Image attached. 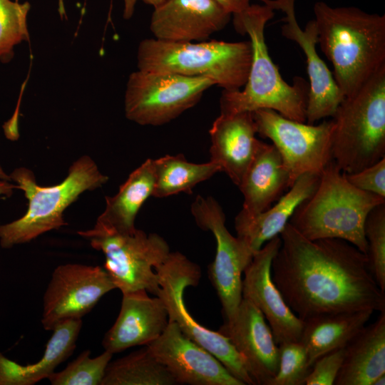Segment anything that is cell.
<instances>
[{"label": "cell", "mask_w": 385, "mask_h": 385, "mask_svg": "<svg viewBox=\"0 0 385 385\" xmlns=\"http://www.w3.org/2000/svg\"><path fill=\"white\" fill-rule=\"evenodd\" d=\"M271 266L272 279L302 320L328 313L385 310V292L368 268V259L339 238L309 240L289 222Z\"/></svg>", "instance_id": "cell-1"}, {"label": "cell", "mask_w": 385, "mask_h": 385, "mask_svg": "<svg viewBox=\"0 0 385 385\" xmlns=\"http://www.w3.org/2000/svg\"><path fill=\"white\" fill-rule=\"evenodd\" d=\"M314 13L318 43L342 93L350 96L385 66V15L323 1L315 3Z\"/></svg>", "instance_id": "cell-2"}, {"label": "cell", "mask_w": 385, "mask_h": 385, "mask_svg": "<svg viewBox=\"0 0 385 385\" xmlns=\"http://www.w3.org/2000/svg\"><path fill=\"white\" fill-rule=\"evenodd\" d=\"M274 16V10L265 4H251L243 11L233 14L236 31L250 36L252 58L244 88L222 91L220 100L221 114L270 109L289 119L306 122L309 83L297 76L293 85L288 84L268 52L265 28Z\"/></svg>", "instance_id": "cell-3"}, {"label": "cell", "mask_w": 385, "mask_h": 385, "mask_svg": "<svg viewBox=\"0 0 385 385\" xmlns=\"http://www.w3.org/2000/svg\"><path fill=\"white\" fill-rule=\"evenodd\" d=\"M385 198L352 185L334 160L316 190L295 210L289 223L309 240L339 238L366 255L364 226L369 212Z\"/></svg>", "instance_id": "cell-4"}, {"label": "cell", "mask_w": 385, "mask_h": 385, "mask_svg": "<svg viewBox=\"0 0 385 385\" xmlns=\"http://www.w3.org/2000/svg\"><path fill=\"white\" fill-rule=\"evenodd\" d=\"M9 176L16 189L24 191L29 204L22 217L0 225V245L5 249L29 242L66 225L64 210L83 192L101 188L108 180L88 155L73 162L67 177L56 185H39L32 170L24 167L14 169Z\"/></svg>", "instance_id": "cell-5"}, {"label": "cell", "mask_w": 385, "mask_h": 385, "mask_svg": "<svg viewBox=\"0 0 385 385\" xmlns=\"http://www.w3.org/2000/svg\"><path fill=\"white\" fill-rule=\"evenodd\" d=\"M252 58L250 41L170 42L142 41L138 49V70L173 73L212 79L225 91H237L247 80Z\"/></svg>", "instance_id": "cell-6"}, {"label": "cell", "mask_w": 385, "mask_h": 385, "mask_svg": "<svg viewBox=\"0 0 385 385\" xmlns=\"http://www.w3.org/2000/svg\"><path fill=\"white\" fill-rule=\"evenodd\" d=\"M332 118V158L353 173L385 158V66L354 94L344 97Z\"/></svg>", "instance_id": "cell-7"}, {"label": "cell", "mask_w": 385, "mask_h": 385, "mask_svg": "<svg viewBox=\"0 0 385 385\" xmlns=\"http://www.w3.org/2000/svg\"><path fill=\"white\" fill-rule=\"evenodd\" d=\"M78 234L103 252V268L122 293L143 289L157 294L160 285L155 270L170 253L163 237L138 229L133 234H120L95 225Z\"/></svg>", "instance_id": "cell-8"}, {"label": "cell", "mask_w": 385, "mask_h": 385, "mask_svg": "<svg viewBox=\"0 0 385 385\" xmlns=\"http://www.w3.org/2000/svg\"><path fill=\"white\" fill-rule=\"evenodd\" d=\"M159 297L168 311L169 321L175 322L182 332L215 356L227 371L241 382L255 385L241 356L227 337L197 323L185 305V288L197 286L201 277L200 267L179 252H170L164 262L155 268Z\"/></svg>", "instance_id": "cell-9"}, {"label": "cell", "mask_w": 385, "mask_h": 385, "mask_svg": "<svg viewBox=\"0 0 385 385\" xmlns=\"http://www.w3.org/2000/svg\"><path fill=\"white\" fill-rule=\"evenodd\" d=\"M215 82L207 77L138 70L127 83L125 113L142 125H160L193 107Z\"/></svg>", "instance_id": "cell-10"}, {"label": "cell", "mask_w": 385, "mask_h": 385, "mask_svg": "<svg viewBox=\"0 0 385 385\" xmlns=\"http://www.w3.org/2000/svg\"><path fill=\"white\" fill-rule=\"evenodd\" d=\"M252 113L257 134L270 139L277 149L292 185L302 175H320L333 160L332 120L315 125L289 119L270 109Z\"/></svg>", "instance_id": "cell-11"}, {"label": "cell", "mask_w": 385, "mask_h": 385, "mask_svg": "<svg viewBox=\"0 0 385 385\" xmlns=\"http://www.w3.org/2000/svg\"><path fill=\"white\" fill-rule=\"evenodd\" d=\"M191 212L197 226L215 237L216 252L208 275L220 299L225 322H230L242 301V275L255 252L229 232L223 210L213 197L197 195L191 205Z\"/></svg>", "instance_id": "cell-12"}, {"label": "cell", "mask_w": 385, "mask_h": 385, "mask_svg": "<svg viewBox=\"0 0 385 385\" xmlns=\"http://www.w3.org/2000/svg\"><path fill=\"white\" fill-rule=\"evenodd\" d=\"M115 289L103 267L77 263L58 266L43 294V329L52 331L63 321L82 319L103 295Z\"/></svg>", "instance_id": "cell-13"}, {"label": "cell", "mask_w": 385, "mask_h": 385, "mask_svg": "<svg viewBox=\"0 0 385 385\" xmlns=\"http://www.w3.org/2000/svg\"><path fill=\"white\" fill-rule=\"evenodd\" d=\"M272 10H281L285 16L282 19V35L297 43L306 56L309 82L306 123L314 124L318 120L332 117L344 96L339 90L326 63L319 57L316 46L318 31L314 20L309 21L304 29L297 22L294 3L296 0H260Z\"/></svg>", "instance_id": "cell-14"}, {"label": "cell", "mask_w": 385, "mask_h": 385, "mask_svg": "<svg viewBox=\"0 0 385 385\" xmlns=\"http://www.w3.org/2000/svg\"><path fill=\"white\" fill-rule=\"evenodd\" d=\"M280 245L278 235L255 252L244 271L242 282V298L262 312L277 345L299 342L304 326V321L288 307L272 279V262Z\"/></svg>", "instance_id": "cell-15"}, {"label": "cell", "mask_w": 385, "mask_h": 385, "mask_svg": "<svg viewBox=\"0 0 385 385\" xmlns=\"http://www.w3.org/2000/svg\"><path fill=\"white\" fill-rule=\"evenodd\" d=\"M173 374L178 384L244 385L210 352L169 321L161 335L146 346Z\"/></svg>", "instance_id": "cell-16"}, {"label": "cell", "mask_w": 385, "mask_h": 385, "mask_svg": "<svg viewBox=\"0 0 385 385\" xmlns=\"http://www.w3.org/2000/svg\"><path fill=\"white\" fill-rule=\"evenodd\" d=\"M218 332L234 346L255 385H267L278 369L279 346L262 312L242 298L235 317Z\"/></svg>", "instance_id": "cell-17"}, {"label": "cell", "mask_w": 385, "mask_h": 385, "mask_svg": "<svg viewBox=\"0 0 385 385\" xmlns=\"http://www.w3.org/2000/svg\"><path fill=\"white\" fill-rule=\"evenodd\" d=\"M230 17L215 0H165L154 7L150 28L158 40L204 41L224 29Z\"/></svg>", "instance_id": "cell-18"}, {"label": "cell", "mask_w": 385, "mask_h": 385, "mask_svg": "<svg viewBox=\"0 0 385 385\" xmlns=\"http://www.w3.org/2000/svg\"><path fill=\"white\" fill-rule=\"evenodd\" d=\"M145 290L122 293L119 314L105 334L102 345L112 354L135 346H147L158 338L169 319L162 299Z\"/></svg>", "instance_id": "cell-19"}, {"label": "cell", "mask_w": 385, "mask_h": 385, "mask_svg": "<svg viewBox=\"0 0 385 385\" xmlns=\"http://www.w3.org/2000/svg\"><path fill=\"white\" fill-rule=\"evenodd\" d=\"M256 134L252 112L220 113L210 130V161L237 187L261 143Z\"/></svg>", "instance_id": "cell-20"}, {"label": "cell", "mask_w": 385, "mask_h": 385, "mask_svg": "<svg viewBox=\"0 0 385 385\" xmlns=\"http://www.w3.org/2000/svg\"><path fill=\"white\" fill-rule=\"evenodd\" d=\"M292 186L287 166L272 144L261 141L238 185L243 195L240 213L252 216L275 202Z\"/></svg>", "instance_id": "cell-21"}, {"label": "cell", "mask_w": 385, "mask_h": 385, "mask_svg": "<svg viewBox=\"0 0 385 385\" xmlns=\"http://www.w3.org/2000/svg\"><path fill=\"white\" fill-rule=\"evenodd\" d=\"M320 175L304 174L273 205L252 216L238 213L235 219L237 237L254 252L281 232L289 222L297 207L316 190Z\"/></svg>", "instance_id": "cell-22"}, {"label": "cell", "mask_w": 385, "mask_h": 385, "mask_svg": "<svg viewBox=\"0 0 385 385\" xmlns=\"http://www.w3.org/2000/svg\"><path fill=\"white\" fill-rule=\"evenodd\" d=\"M385 374V310L364 326L344 346L334 385H372Z\"/></svg>", "instance_id": "cell-23"}, {"label": "cell", "mask_w": 385, "mask_h": 385, "mask_svg": "<svg viewBox=\"0 0 385 385\" xmlns=\"http://www.w3.org/2000/svg\"><path fill=\"white\" fill-rule=\"evenodd\" d=\"M82 319L61 322L52 330L43 356L37 362L21 365L0 352V385H33L48 377L73 352Z\"/></svg>", "instance_id": "cell-24"}, {"label": "cell", "mask_w": 385, "mask_h": 385, "mask_svg": "<svg viewBox=\"0 0 385 385\" xmlns=\"http://www.w3.org/2000/svg\"><path fill=\"white\" fill-rule=\"evenodd\" d=\"M155 183L153 159H147L134 170L112 197H106V207L95 226L120 234H133L136 215L152 196Z\"/></svg>", "instance_id": "cell-25"}, {"label": "cell", "mask_w": 385, "mask_h": 385, "mask_svg": "<svg viewBox=\"0 0 385 385\" xmlns=\"http://www.w3.org/2000/svg\"><path fill=\"white\" fill-rule=\"evenodd\" d=\"M373 312L364 309L328 313L304 320L299 342L305 347L310 368L322 355L344 347Z\"/></svg>", "instance_id": "cell-26"}, {"label": "cell", "mask_w": 385, "mask_h": 385, "mask_svg": "<svg viewBox=\"0 0 385 385\" xmlns=\"http://www.w3.org/2000/svg\"><path fill=\"white\" fill-rule=\"evenodd\" d=\"M155 183L152 196L162 198L180 192L190 193L199 183L220 172L212 161L188 162L182 154L165 155L153 160Z\"/></svg>", "instance_id": "cell-27"}, {"label": "cell", "mask_w": 385, "mask_h": 385, "mask_svg": "<svg viewBox=\"0 0 385 385\" xmlns=\"http://www.w3.org/2000/svg\"><path fill=\"white\" fill-rule=\"evenodd\" d=\"M170 371L146 346L108 363L101 385H175Z\"/></svg>", "instance_id": "cell-28"}, {"label": "cell", "mask_w": 385, "mask_h": 385, "mask_svg": "<svg viewBox=\"0 0 385 385\" xmlns=\"http://www.w3.org/2000/svg\"><path fill=\"white\" fill-rule=\"evenodd\" d=\"M29 2L0 0V62L9 63L14 56V47L29 40L27 16Z\"/></svg>", "instance_id": "cell-29"}, {"label": "cell", "mask_w": 385, "mask_h": 385, "mask_svg": "<svg viewBox=\"0 0 385 385\" xmlns=\"http://www.w3.org/2000/svg\"><path fill=\"white\" fill-rule=\"evenodd\" d=\"M112 356L111 353L104 351L91 358L90 350H85L64 369L53 372L48 379L53 385H101Z\"/></svg>", "instance_id": "cell-30"}, {"label": "cell", "mask_w": 385, "mask_h": 385, "mask_svg": "<svg viewBox=\"0 0 385 385\" xmlns=\"http://www.w3.org/2000/svg\"><path fill=\"white\" fill-rule=\"evenodd\" d=\"M367 242L368 268L381 290L385 292V203L373 208L364 226Z\"/></svg>", "instance_id": "cell-31"}, {"label": "cell", "mask_w": 385, "mask_h": 385, "mask_svg": "<svg viewBox=\"0 0 385 385\" xmlns=\"http://www.w3.org/2000/svg\"><path fill=\"white\" fill-rule=\"evenodd\" d=\"M278 346V369L267 385H304L311 368L304 345L299 341L282 343Z\"/></svg>", "instance_id": "cell-32"}, {"label": "cell", "mask_w": 385, "mask_h": 385, "mask_svg": "<svg viewBox=\"0 0 385 385\" xmlns=\"http://www.w3.org/2000/svg\"><path fill=\"white\" fill-rule=\"evenodd\" d=\"M344 357V347L318 358L311 366L304 385H334Z\"/></svg>", "instance_id": "cell-33"}, {"label": "cell", "mask_w": 385, "mask_h": 385, "mask_svg": "<svg viewBox=\"0 0 385 385\" xmlns=\"http://www.w3.org/2000/svg\"><path fill=\"white\" fill-rule=\"evenodd\" d=\"M344 174L358 189L385 198V158L359 171Z\"/></svg>", "instance_id": "cell-34"}, {"label": "cell", "mask_w": 385, "mask_h": 385, "mask_svg": "<svg viewBox=\"0 0 385 385\" xmlns=\"http://www.w3.org/2000/svg\"><path fill=\"white\" fill-rule=\"evenodd\" d=\"M226 12L231 15L240 13L251 4V0H215Z\"/></svg>", "instance_id": "cell-35"}, {"label": "cell", "mask_w": 385, "mask_h": 385, "mask_svg": "<svg viewBox=\"0 0 385 385\" xmlns=\"http://www.w3.org/2000/svg\"><path fill=\"white\" fill-rule=\"evenodd\" d=\"M14 189H16L15 183L0 179V198L9 197L12 195Z\"/></svg>", "instance_id": "cell-36"}, {"label": "cell", "mask_w": 385, "mask_h": 385, "mask_svg": "<svg viewBox=\"0 0 385 385\" xmlns=\"http://www.w3.org/2000/svg\"><path fill=\"white\" fill-rule=\"evenodd\" d=\"M138 0H124V12L123 16L125 19H130L135 9V6Z\"/></svg>", "instance_id": "cell-37"}, {"label": "cell", "mask_w": 385, "mask_h": 385, "mask_svg": "<svg viewBox=\"0 0 385 385\" xmlns=\"http://www.w3.org/2000/svg\"><path fill=\"white\" fill-rule=\"evenodd\" d=\"M0 179L4 180L11 181L9 175L7 174L4 171V168L1 165V163H0Z\"/></svg>", "instance_id": "cell-38"}, {"label": "cell", "mask_w": 385, "mask_h": 385, "mask_svg": "<svg viewBox=\"0 0 385 385\" xmlns=\"http://www.w3.org/2000/svg\"><path fill=\"white\" fill-rule=\"evenodd\" d=\"M384 384H385V374H383L377 377L372 384V385H384Z\"/></svg>", "instance_id": "cell-39"}, {"label": "cell", "mask_w": 385, "mask_h": 385, "mask_svg": "<svg viewBox=\"0 0 385 385\" xmlns=\"http://www.w3.org/2000/svg\"><path fill=\"white\" fill-rule=\"evenodd\" d=\"M144 3L155 7L163 3L165 0H142Z\"/></svg>", "instance_id": "cell-40"}]
</instances>
